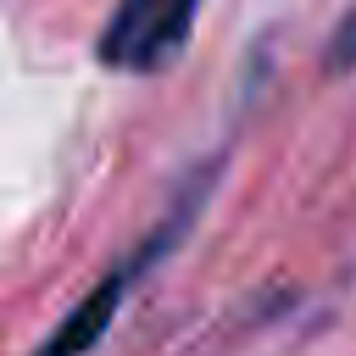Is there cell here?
I'll return each mask as SVG.
<instances>
[{"mask_svg": "<svg viewBox=\"0 0 356 356\" xmlns=\"http://www.w3.org/2000/svg\"><path fill=\"white\" fill-rule=\"evenodd\" d=\"M200 0H117L106 33H100V56L117 72H156L167 67L189 28H195Z\"/></svg>", "mask_w": 356, "mask_h": 356, "instance_id": "obj_1", "label": "cell"}, {"mask_svg": "<svg viewBox=\"0 0 356 356\" xmlns=\"http://www.w3.org/2000/svg\"><path fill=\"white\" fill-rule=\"evenodd\" d=\"M356 67V11L334 28V39H328V72H350Z\"/></svg>", "mask_w": 356, "mask_h": 356, "instance_id": "obj_3", "label": "cell"}, {"mask_svg": "<svg viewBox=\"0 0 356 356\" xmlns=\"http://www.w3.org/2000/svg\"><path fill=\"white\" fill-rule=\"evenodd\" d=\"M128 278H134V261H128L122 273H111L106 284H95V289L67 312V323H61V328L33 350V356H89V345H100V334L111 328V317H117V306H122Z\"/></svg>", "mask_w": 356, "mask_h": 356, "instance_id": "obj_2", "label": "cell"}]
</instances>
